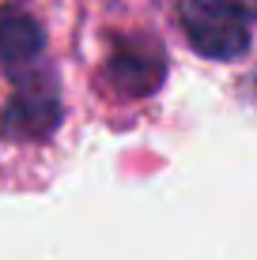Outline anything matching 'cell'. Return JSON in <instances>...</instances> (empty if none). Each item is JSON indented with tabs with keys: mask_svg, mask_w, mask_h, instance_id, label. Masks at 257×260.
Returning a JSON list of instances; mask_svg holds the SVG:
<instances>
[{
	"mask_svg": "<svg viewBox=\"0 0 257 260\" xmlns=\"http://www.w3.org/2000/svg\"><path fill=\"white\" fill-rule=\"evenodd\" d=\"M0 64L15 83L4 132L15 140H46L61 121V98L46 60V30L23 4L0 8Z\"/></svg>",
	"mask_w": 257,
	"mask_h": 260,
	"instance_id": "6da1fadb",
	"label": "cell"
},
{
	"mask_svg": "<svg viewBox=\"0 0 257 260\" xmlns=\"http://www.w3.org/2000/svg\"><path fill=\"white\" fill-rule=\"evenodd\" d=\"M178 23L201 57L235 60L250 46V15L235 0H182Z\"/></svg>",
	"mask_w": 257,
	"mask_h": 260,
	"instance_id": "7a4b0ae2",
	"label": "cell"
},
{
	"mask_svg": "<svg viewBox=\"0 0 257 260\" xmlns=\"http://www.w3.org/2000/svg\"><path fill=\"white\" fill-rule=\"evenodd\" d=\"M238 8H242L246 15H250V19H257V0H235Z\"/></svg>",
	"mask_w": 257,
	"mask_h": 260,
	"instance_id": "277c9868",
	"label": "cell"
},
{
	"mask_svg": "<svg viewBox=\"0 0 257 260\" xmlns=\"http://www.w3.org/2000/svg\"><path fill=\"white\" fill-rule=\"evenodd\" d=\"M163 76H166L163 53L152 49V46H136V49H125V53H113L110 57V79L129 98L152 94L163 83Z\"/></svg>",
	"mask_w": 257,
	"mask_h": 260,
	"instance_id": "3957f363",
	"label": "cell"
}]
</instances>
